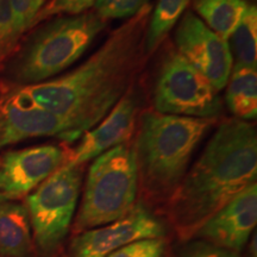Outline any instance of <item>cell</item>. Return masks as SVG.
Returning <instances> with one entry per match:
<instances>
[{
  "label": "cell",
  "instance_id": "cell-3",
  "mask_svg": "<svg viewBox=\"0 0 257 257\" xmlns=\"http://www.w3.org/2000/svg\"><path fill=\"white\" fill-rule=\"evenodd\" d=\"M217 118L141 113L131 140L138 174V192L150 202H167L188 170L202 138Z\"/></svg>",
  "mask_w": 257,
  "mask_h": 257
},
{
  "label": "cell",
  "instance_id": "cell-15",
  "mask_svg": "<svg viewBox=\"0 0 257 257\" xmlns=\"http://www.w3.org/2000/svg\"><path fill=\"white\" fill-rule=\"evenodd\" d=\"M225 104L234 118L253 120L257 115V70L233 64L226 83Z\"/></svg>",
  "mask_w": 257,
  "mask_h": 257
},
{
  "label": "cell",
  "instance_id": "cell-10",
  "mask_svg": "<svg viewBox=\"0 0 257 257\" xmlns=\"http://www.w3.org/2000/svg\"><path fill=\"white\" fill-rule=\"evenodd\" d=\"M69 149L43 144L10 150L0 156V202L28 197L47 178L63 167Z\"/></svg>",
  "mask_w": 257,
  "mask_h": 257
},
{
  "label": "cell",
  "instance_id": "cell-20",
  "mask_svg": "<svg viewBox=\"0 0 257 257\" xmlns=\"http://www.w3.org/2000/svg\"><path fill=\"white\" fill-rule=\"evenodd\" d=\"M95 2L96 0H49L43 5V8L40 10V12L35 17L31 29L43 23L47 19L57 17V16H73L83 14L88 10H92Z\"/></svg>",
  "mask_w": 257,
  "mask_h": 257
},
{
  "label": "cell",
  "instance_id": "cell-5",
  "mask_svg": "<svg viewBox=\"0 0 257 257\" xmlns=\"http://www.w3.org/2000/svg\"><path fill=\"white\" fill-rule=\"evenodd\" d=\"M138 174L131 141L93 160L73 231L82 233L124 217L137 204Z\"/></svg>",
  "mask_w": 257,
  "mask_h": 257
},
{
  "label": "cell",
  "instance_id": "cell-8",
  "mask_svg": "<svg viewBox=\"0 0 257 257\" xmlns=\"http://www.w3.org/2000/svg\"><path fill=\"white\" fill-rule=\"evenodd\" d=\"M38 137L73 143L62 118L35 104L21 86L0 79V149Z\"/></svg>",
  "mask_w": 257,
  "mask_h": 257
},
{
  "label": "cell",
  "instance_id": "cell-11",
  "mask_svg": "<svg viewBox=\"0 0 257 257\" xmlns=\"http://www.w3.org/2000/svg\"><path fill=\"white\" fill-rule=\"evenodd\" d=\"M165 229L160 220L136 204L119 219L80 233L70 243V257H107L115 250L137 240L161 238Z\"/></svg>",
  "mask_w": 257,
  "mask_h": 257
},
{
  "label": "cell",
  "instance_id": "cell-23",
  "mask_svg": "<svg viewBox=\"0 0 257 257\" xmlns=\"http://www.w3.org/2000/svg\"><path fill=\"white\" fill-rule=\"evenodd\" d=\"M44 4L46 0H11L16 23L23 36L31 29L32 22Z\"/></svg>",
  "mask_w": 257,
  "mask_h": 257
},
{
  "label": "cell",
  "instance_id": "cell-14",
  "mask_svg": "<svg viewBox=\"0 0 257 257\" xmlns=\"http://www.w3.org/2000/svg\"><path fill=\"white\" fill-rule=\"evenodd\" d=\"M31 224L27 207L15 201L0 202V255L30 257Z\"/></svg>",
  "mask_w": 257,
  "mask_h": 257
},
{
  "label": "cell",
  "instance_id": "cell-9",
  "mask_svg": "<svg viewBox=\"0 0 257 257\" xmlns=\"http://www.w3.org/2000/svg\"><path fill=\"white\" fill-rule=\"evenodd\" d=\"M173 46L217 91L225 88L233 67L229 41L207 28L194 12H185L180 18Z\"/></svg>",
  "mask_w": 257,
  "mask_h": 257
},
{
  "label": "cell",
  "instance_id": "cell-19",
  "mask_svg": "<svg viewBox=\"0 0 257 257\" xmlns=\"http://www.w3.org/2000/svg\"><path fill=\"white\" fill-rule=\"evenodd\" d=\"M23 35L16 23L11 0H0V73L21 43Z\"/></svg>",
  "mask_w": 257,
  "mask_h": 257
},
{
  "label": "cell",
  "instance_id": "cell-1",
  "mask_svg": "<svg viewBox=\"0 0 257 257\" xmlns=\"http://www.w3.org/2000/svg\"><path fill=\"white\" fill-rule=\"evenodd\" d=\"M153 5L114 29L98 50L68 73L35 85L21 86L35 104L59 115L73 142L100 121L136 86L148 59L147 29Z\"/></svg>",
  "mask_w": 257,
  "mask_h": 257
},
{
  "label": "cell",
  "instance_id": "cell-24",
  "mask_svg": "<svg viewBox=\"0 0 257 257\" xmlns=\"http://www.w3.org/2000/svg\"><path fill=\"white\" fill-rule=\"evenodd\" d=\"M180 257H238L231 250L219 248L208 242H194L181 252Z\"/></svg>",
  "mask_w": 257,
  "mask_h": 257
},
{
  "label": "cell",
  "instance_id": "cell-18",
  "mask_svg": "<svg viewBox=\"0 0 257 257\" xmlns=\"http://www.w3.org/2000/svg\"><path fill=\"white\" fill-rule=\"evenodd\" d=\"M229 41L234 64L256 68L257 9L255 5L249 4L243 19Z\"/></svg>",
  "mask_w": 257,
  "mask_h": 257
},
{
  "label": "cell",
  "instance_id": "cell-6",
  "mask_svg": "<svg viewBox=\"0 0 257 257\" xmlns=\"http://www.w3.org/2000/svg\"><path fill=\"white\" fill-rule=\"evenodd\" d=\"M153 110L163 114L218 119L223 99L210 80L170 44L163 48L156 70Z\"/></svg>",
  "mask_w": 257,
  "mask_h": 257
},
{
  "label": "cell",
  "instance_id": "cell-21",
  "mask_svg": "<svg viewBox=\"0 0 257 257\" xmlns=\"http://www.w3.org/2000/svg\"><path fill=\"white\" fill-rule=\"evenodd\" d=\"M149 4V0H96L92 10L105 21L131 18Z\"/></svg>",
  "mask_w": 257,
  "mask_h": 257
},
{
  "label": "cell",
  "instance_id": "cell-12",
  "mask_svg": "<svg viewBox=\"0 0 257 257\" xmlns=\"http://www.w3.org/2000/svg\"><path fill=\"white\" fill-rule=\"evenodd\" d=\"M141 113V96L136 85L95 126L79 138L78 144L69 149L66 165L82 166L133 140Z\"/></svg>",
  "mask_w": 257,
  "mask_h": 257
},
{
  "label": "cell",
  "instance_id": "cell-4",
  "mask_svg": "<svg viewBox=\"0 0 257 257\" xmlns=\"http://www.w3.org/2000/svg\"><path fill=\"white\" fill-rule=\"evenodd\" d=\"M107 24L93 10L47 19L24 35L0 79L29 86L56 78L88 50Z\"/></svg>",
  "mask_w": 257,
  "mask_h": 257
},
{
  "label": "cell",
  "instance_id": "cell-16",
  "mask_svg": "<svg viewBox=\"0 0 257 257\" xmlns=\"http://www.w3.org/2000/svg\"><path fill=\"white\" fill-rule=\"evenodd\" d=\"M191 4L206 27L226 41L232 36L249 6L245 0H192Z\"/></svg>",
  "mask_w": 257,
  "mask_h": 257
},
{
  "label": "cell",
  "instance_id": "cell-2",
  "mask_svg": "<svg viewBox=\"0 0 257 257\" xmlns=\"http://www.w3.org/2000/svg\"><path fill=\"white\" fill-rule=\"evenodd\" d=\"M256 178V126L234 117L221 120L166 202L169 221L180 239L197 236L212 216L255 184Z\"/></svg>",
  "mask_w": 257,
  "mask_h": 257
},
{
  "label": "cell",
  "instance_id": "cell-17",
  "mask_svg": "<svg viewBox=\"0 0 257 257\" xmlns=\"http://www.w3.org/2000/svg\"><path fill=\"white\" fill-rule=\"evenodd\" d=\"M192 0H159L150 15L147 29L146 51L152 56L185 14Z\"/></svg>",
  "mask_w": 257,
  "mask_h": 257
},
{
  "label": "cell",
  "instance_id": "cell-13",
  "mask_svg": "<svg viewBox=\"0 0 257 257\" xmlns=\"http://www.w3.org/2000/svg\"><path fill=\"white\" fill-rule=\"evenodd\" d=\"M257 223V184L250 185L212 216L197 236L213 245L239 251Z\"/></svg>",
  "mask_w": 257,
  "mask_h": 257
},
{
  "label": "cell",
  "instance_id": "cell-22",
  "mask_svg": "<svg viewBox=\"0 0 257 257\" xmlns=\"http://www.w3.org/2000/svg\"><path fill=\"white\" fill-rule=\"evenodd\" d=\"M163 251L165 240L162 238H149L127 244L107 257H162Z\"/></svg>",
  "mask_w": 257,
  "mask_h": 257
},
{
  "label": "cell",
  "instance_id": "cell-7",
  "mask_svg": "<svg viewBox=\"0 0 257 257\" xmlns=\"http://www.w3.org/2000/svg\"><path fill=\"white\" fill-rule=\"evenodd\" d=\"M82 166L64 165L25 199L35 239L53 250L68 233L81 192Z\"/></svg>",
  "mask_w": 257,
  "mask_h": 257
}]
</instances>
